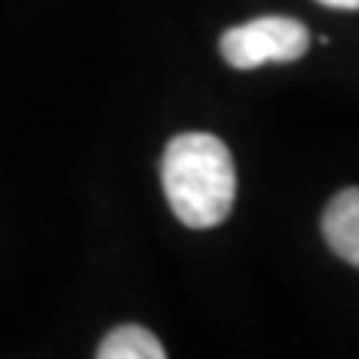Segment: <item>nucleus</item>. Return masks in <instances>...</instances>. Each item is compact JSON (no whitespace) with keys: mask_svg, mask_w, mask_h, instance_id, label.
<instances>
[{"mask_svg":"<svg viewBox=\"0 0 359 359\" xmlns=\"http://www.w3.org/2000/svg\"><path fill=\"white\" fill-rule=\"evenodd\" d=\"M160 183L173 217L190 230H213L233 213L236 167L213 133H180L160 160Z\"/></svg>","mask_w":359,"mask_h":359,"instance_id":"obj_1","label":"nucleus"},{"mask_svg":"<svg viewBox=\"0 0 359 359\" xmlns=\"http://www.w3.org/2000/svg\"><path fill=\"white\" fill-rule=\"evenodd\" d=\"M309 47V30L293 17H257L230 27L219 37V53L233 70H253L263 64H293Z\"/></svg>","mask_w":359,"mask_h":359,"instance_id":"obj_2","label":"nucleus"},{"mask_svg":"<svg viewBox=\"0 0 359 359\" xmlns=\"http://www.w3.org/2000/svg\"><path fill=\"white\" fill-rule=\"evenodd\" d=\"M323 240L339 259L359 269V187L336 193L323 210Z\"/></svg>","mask_w":359,"mask_h":359,"instance_id":"obj_3","label":"nucleus"},{"mask_svg":"<svg viewBox=\"0 0 359 359\" xmlns=\"http://www.w3.org/2000/svg\"><path fill=\"white\" fill-rule=\"evenodd\" d=\"M97 359H167V349L147 326H116L103 336Z\"/></svg>","mask_w":359,"mask_h":359,"instance_id":"obj_4","label":"nucleus"},{"mask_svg":"<svg viewBox=\"0 0 359 359\" xmlns=\"http://www.w3.org/2000/svg\"><path fill=\"white\" fill-rule=\"evenodd\" d=\"M323 7H333V11H359V0H316Z\"/></svg>","mask_w":359,"mask_h":359,"instance_id":"obj_5","label":"nucleus"}]
</instances>
